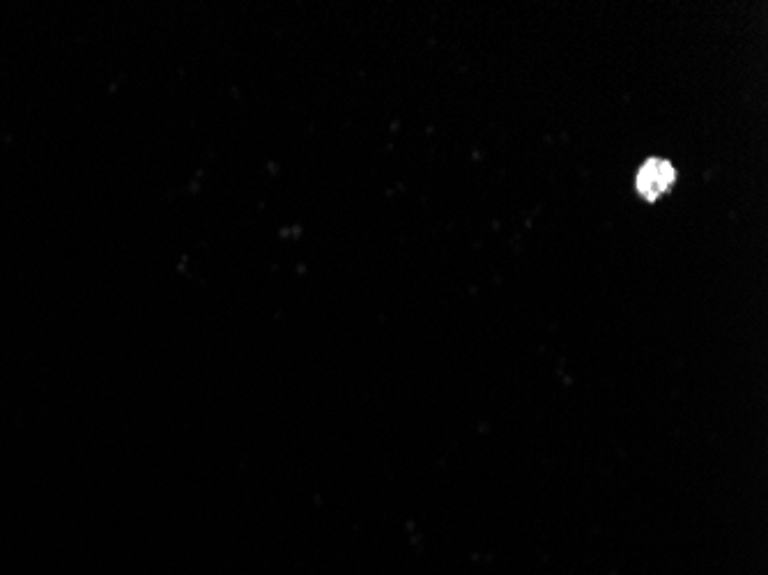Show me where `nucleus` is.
Returning <instances> with one entry per match:
<instances>
[{
    "label": "nucleus",
    "mask_w": 768,
    "mask_h": 575,
    "mask_svg": "<svg viewBox=\"0 0 768 575\" xmlns=\"http://www.w3.org/2000/svg\"><path fill=\"white\" fill-rule=\"evenodd\" d=\"M677 180V171L670 161L665 159H649L647 164L637 173V191L647 198V201H656L672 187Z\"/></svg>",
    "instance_id": "1"
}]
</instances>
